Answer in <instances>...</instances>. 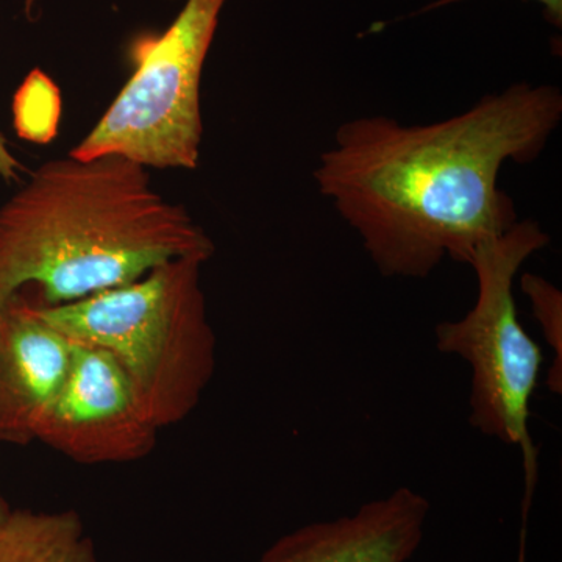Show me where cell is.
<instances>
[{"label":"cell","mask_w":562,"mask_h":562,"mask_svg":"<svg viewBox=\"0 0 562 562\" xmlns=\"http://www.w3.org/2000/svg\"><path fill=\"white\" fill-rule=\"evenodd\" d=\"M561 120L560 88L525 81L428 124L355 117L339 125L313 177L376 271L427 279L446 258L471 265L519 221L498 176L508 161L538 160Z\"/></svg>","instance_id":"1"},{"label":"cell","mask_w":562,"mask_h":562,"mask_svg":"<svg viewBox=\"0 0 562 562\" xmlns=\"http://www.w3.org/2000/svg\"><path fill=\"white\" fill-rule=\"evenodd\" d=\"M214 250L190 211L151 187L149 169L68 154L0 205V302L31 290L43 305H65Z\"/></svg>","instance_id":"2"},{"label":"cell","mask_w":562,"mask_h":562,"mask_svg":"<svg viewBox=\"0 0 562 562\" xmlns=\"http://www.w3.org/2000/svg\"><path fill=\"white\" fill-rule=\"evenodd\" d=\"M205 262L179 258L77 302H40L44 319L63 335L109 351L160 430L191 416L216 371V333L201 281Z\"/></svg>","instance_id":"3"},{"label":"cell","mask_w":562,"mask_h":562,"mask_svg":"<svg viewBox=\"0 0 562 562\" xmlns=\"http://www.w3.org/2000/svg\"><path fill=\"white\" fill-rule=\"evenodd\" d=\"M552 238L536 221H517L508 232L482 244L471 261L476 301L458 321L436 327V347L471 366L469 424L476 431L522 450L527 501L536 479V450L530 435L531 401L538 387L541 347L520 324L514 280L524 262Z\"/></svg>","instance_id":"4"},{"label":"cell","mask_w":562,"mask_h":562,"mask_svg":"<svg viewBox=\"0 0 562 562\" xmlns=\"http://www.w3.org/2000/svg\"><path fill=\"white\" fill-rule=\"evenodd\" d=\"M227 0H187L166 31L133 36V74L98 124L69 151L116 155L146 169L198 168L203 68Z\"/></svg>","instance_id":"5"},{"label":"cell","mask_w":562,"mask_h":562,"mask_svg":"<svg viewBox=\"0 0 562 562\" xmlns=\"http://www.w3.org/2000/svg\"><path fill=\"white\" fill-rule=\"evenodd\" d=\"M74 342L68 375L36 441L77 464H125L154 452L160 428L109 351Z\"/></svg>","instance_id":"6"},{"label":"cell","mask_w":562,"mask_h":562,"mask_svg":"<svg viewBox=\"0 0 562 562\" xmlns=\"http://www.w3.org/2000/svg\"><path fill=\"white\" fill-rule=\"evenodd\" d=\"M72 349V339L44 319L33 291L0 302V443L36 442Z\"/></svg>","instance_id":"7"},{"label":"cell","mask_w":562,"mask_h":562,"mask_svg":"<svg viewBox=\"0 0 562 562\" xmlns=\"http://www.w3.org/2000/svg\"><path fill=\"white\" fill-rule=\"evenodd\" d=\"M430 512L419 491L397 487L347 516L295 528L258 562H409L424 541Z\"/></svg>","instance_id":"8"},{"label":"cell","mask_w":562,"mask_h":562,"mask_svg":"<svg viewBox=\"0 0 562 562\" xmlns=\"http://www.w3.org/2000/svg\"><path fill=\"white\" fill-rule=\"evenodd\" d=\"M0 562H98V552L72 509H11L0 522Z\"/></svg>","instance_id":"9"},{"label":"cell","mask_w":562,"mask_h":562,"mask_svg":"<svg viewBox=\"0 0 562 562\" xmlns=\"http://www.w3.org/2000/svg\"><path fill=\"white\" fill-rule=\"evenodd\" d=\"M520 288L531 303L532 314L538 321L547 344L553 351L552 364L547 371L546 384L550 392H562V294L561 290L536 273L525 272Z\"/></svg>","instance_id":"10"},{"label":"cell","mask_w":562,"mask_h":562,"mask_svg":"<svg viewBox=\"0 0 562 562\" xmlns=\"http://www.w3.org/2000/svg\"><path fill=\"white\" fill-rule=\"evenodd\" d=\"M460 2H464V0H435V2L428 3V5L420 11V13H425V11L443 9V7L453 5V3ZM535 2H538L539 5L542 7L547 21L554 25V27L561 29L562 0H535Z\"/></svg>","instance_id":"11"},{"label":"cell","mask_w":562,"mask_h":562,"mask_svg":"<svg viewBox=\"0 0 562 562\" xmlns=\"http://www.w3.org/2000/svg\"><path fill=\"white\" fill-rule=\"evenodd\" d=\"M22 165L13 154H11L9 140L5 135L0 133V179L9 181H20Z\"/></svg>","instance_id":"12"},{"label":"cell","mask_w":562,"mask_h":562,"mask_svg":"<svg viewBox=\"0 0 562 562\" xmlns=\"http://www.w3.org/2000/svg\"><path fill=\"white\" fill-rule=\"evenodd\" d=\"M44 0H24V13L29 21H36L43 11Z\"/></svg>","instance_id":"13"},{"label":"cell","mask_w":562,"mask_h":562,"mask_svg":"<svg viewBox=\"0 0 562 562\" xmlns=\"http://www.w3.org/2000/svg\"><path fill=\"white\" fill-rule=\"evenodd\" d=\"M11 509L13 508H11L9 501L3 495L2 486H0V522L9 516Z\"/></svg>","instance_id":"14"}]
</instances>
